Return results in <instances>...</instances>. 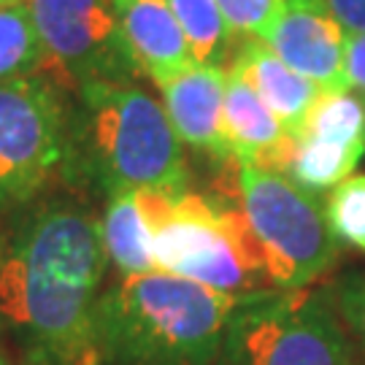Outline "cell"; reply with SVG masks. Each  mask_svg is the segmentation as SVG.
<instances>
[{
  "label": "cell",
  "mask_w": 365,
  "mask_h": 365,
  "mask_svg": "<svg viewBox=\"0 0 365 365\" xmlns=\"http://www.w3.org/2000/svg\"><path fill=\"white\" fill-rule=\"evenodd\" d=\"M0 241V322L19 360L103 365L95 312L108 268L103 220L71 197L36 200Z\"/></svg>",
  "instance_id": "6da1fadb"
},
{
  "label": "cell",
  "mask_w": 365,
  "mask_h": 365,
  "mask_svg": "<svg viewBox=\"0 0 365 365\" xmlns=\"http://www.w3.org/2000/svg\"><path fill=\"white\" fill-rule=\"evenodd\" d=\"M60 179L73 192L190 190V165L165 106L138 84L98 81L68 92Z\"/></svg>",
  "instance_id": "7a4b0ae2"
},
{
  "label": "cell",
  "mask_w": 365,
  "mask_h": 365,
  "mask_svg": "<svg viewBox=\"0 0 365 365\" xmlns=\"http://www.w3.org/2000/svg\"><path fill=\"white\" fill-rule=\"evenodd\" d=\"M247 298L165 271L119 276L98 298L101 363L214 365L225 327Z\"/></svg>",
  "instance_id": "3957f363"
},
{
  "label": "cell",
  "mask_w": 365,
  "mask_h": 365,
  "mask_svg": "<svg viewBox=\"0 0 365 365\" xmlns=\"http://www.w3.org/2000/svg\"><path fill=\"white\" fill-rule=\"evenodd\" d=\"M144 197L157 271L230 295L274 292L238 197L146 187Z\"/></svg>",
  "instance_id": "277c9868"
},
{
  "label": "cell",
  "mask_w": 365,
  "mask_h": 365,
  "mask_svg": "<svg viewBox=\"0 0 365 365\" xmlns=\"http://www.w3.org/2000/svg\"><path fill=\"white\" fill-rule=\"evenodd\" d=\"M333 284L247 298L225 327L214 365H349Z\"/></svg>",
  "instance_id": "5b68a950"
},
{
  "label": "cell",
  "mask_w": 365,
  "mask_h": 365,
  "mask_svg": "<svg viewBox=\"0 0 365 365\" xmlns=\"http://www.w3.org/2000/svg\"><path fill=\"white\" fill-rule=\"evenodd\" d=\"M238 206L274 289L312 287L339 260L322 197L287 173L238 163Z\"/></svg>",
  "instance_id": "8992f818"
},
{
  "label": "cell",
  "mask_w": 365,
  "mask_h": 365,
  "mask_svg": "<svg viewBox=\"0 0 365 365\" xmlns=\"http://www.w3.org/2000/svg\"><path fill=\"white\" fill-rule=\"evenodd\" d=\"M68 92L49 73L0 84V217H16L60 179Z\"/></svg>",
  "instance_id": "52a82bcc"
},
{
  "label": "cell",
  "mask_w": 365,
  "mask_h": 365,
  "mask_svg": "<svg viewBox=\"0 0 365 365\" xmlns=\"http://www.w3.org/2000/svg\"><path fill=\"white\" fill-rule=\"evenodd\" d=\"M43 46V73L63 87L138 81L141 68L125 38L114 0H22Z\"/></svg>",
  "instance_id": "ba28073f"
},
{
  "label": "cell",
  "mask_w": 365,
  "mask_h": 365,
  "mask_svg": "<svg viewBox=\"0 0 365 365\" xmlns=\"http://www.w3.org/2000/svg\"><path fill=\"white\" fill-rule=\"evenodd\" d=\"M262 41L292 71L317 84L319 92L346 90V30L327 11L322 0H284L279 19Z\"/></svg>",
  "instance_id": "9c48e42d"
},
{
  "label": "cell",
  "mask_w": 365,
  "mask_h": 365,
  "mask_svg": "<svg viewBox=\"0 0 365 365\" xmlns=\"http://www.w3.org/2000/svg\"><path fill=\"white\" fill-rule=\"evenodd\" d=\"M225 78L227 71L206 66H192L179 71L176 76L160 81L157 87L163 92V106L168 111L182 144L192 146L195 152L222 163H235L230 146L225 138Z\"/></svg>",
  "instance_id": "30bf717a"
},
{
  "label": "cell",
  "mask_w": 365,
  "mask_h": 365,
  "mask_svg": "<svg viewBox=\"0 0 365 365\" xmlns=\"http://www.w3.org/2000/svg\"><path fill=\"white\" fill-rule=\"evenodd\" d=\"M225 138L235 163L287 173L298 138H292L262 98L241 76L225 78Z\"/></svg>",
  "instance_id": "8fae6325"
},
{
  "label": "cell",
  "mask_w": 365,
  "mask_h": 365,
  "mask_svg": "<svg viewBox=\"0 0 365 365\" xmlns=\"http://www.w3.org/2000/svg\"><path fill=\"white\" fill-rule=\"evenodd\" d=\"M227 71L241 76L262 98V103L276 114L292 138H298L312 106L322 95L317 84L303 78L298 71L255 36H241L235 43Z\"/></svg>",
  "instance_id": "7c38bea8"
},
{
  "label": "cell",
  "mask_w": 365,
  "mask_h": 365,
  "mask_svg": "<svg viewBox=\"0 0 365 365\" xmlns=\"http://www.w3.org/2000/svg\"><path fill=\"white\" fill-rule=\"evenodd\" d=\"M125 38L141 73L155 84L195 66L168 0H114Z\"/></svg>",
  "instance_id": "4fadbf2b"
},
{
  "label": "cell",
  "mask_w": 365,
  "mask_h": 365,
  "mask_svg": "<svg viewBox=\"0 0 365 365\" xmlns=\"http://www.w3.org/2000/svg\"><path fill=\"white\" fill-rule=\"evenodd\" d=\"M103 241L108 265L119 276L157 271L152 257V217L144 190H119L106 197Z\"/></svg>",
  "instance_id": "5bb4252c"
},
{
  "label": "cell",
  "mask_w": 365,
  "mask_h": 365,
  "mask_svg": "<svg viewBox=\"0 0 365 365\" xmlns=\"http://www.w3.org/2000/svg\"><path fill=\"white\" fill-rule=\"evenodd\" d=\"M365 155V144H344L319 135H300L287 176L309 192H325L349 179Z\"/></svg>",
  "instance_id": "9a60e30c"
},
{
  "label": "cell",
  "mask_w": 365,
  "mask_h": 365,
  "mask_svg": "<svg viewBox=\"0 0 365 365\" xmlns=\"http://www.w3.org/2000/svg\"><path fill=\"white\" fill-rule=\"evenodd\" d=\"M197 66L227 71L238 36L222 16L214 0H168Z\"/></svg>",
  "instance_id": "2e32d148"
},
{
  "label": "cell",
  "mask_w": 365,
  "mask_h": 365,
  "mask_svg": "<svg viewBox=\"0 0 365 365\" xmlns=\"http://www.w3.org/2000/svg\"><path fill=\"white\" fill-rule=\"evenodd\" d=\"M43 63V46L25 6H0V84L41 73Z\"/></svg>",
  "instance_id": "e0dca14e"
},
{
  "label": "cell",
  "mask_w": 365,
  "mask_h": 365,
  "mask_svg": "<svg viewBox=\"0 0 365 365\" xmlns=\"http://www.w3.org/2000/svg\"><path fill=\"white\" fill-rule=\"evenodd\" d=\"M300 135H319L344 144H365V101L352 90L322 92L303 122Z\"/></svg>",
  "instance_id": "ac0fdd59"
},
{
  "label": "cell",
  "mask_w": 365,
  "mask_h": 365,
  "mask_svg": "<svg viewBox=\"0 0 365 365\" xmlns=\"http://www.w3.org/2000/svg\"><path fill=\"white\" fill-rule=\"evenodd\" d=\"M322 203L339 244L360 249L365 255V173H352L344 179L322 197Z\"/></svg>",
  "instance_id": "d6986e66"
},
{
  "label": "cell",
  "mask_w": 365,
  "mask_h": 365,
  "mask_svg": "<svg viewBox=\"0 0 365 365\" xmlns=\"http://www.w3.org/2000/svg\"><path fill=\"white\" fill-rule=\"evenodd\" d=\"M220 6L222 16L235 36H255L265 38L274 27L279 14L284 9V0H214Z\"/></svg>",
  "instance_id": "ffe728a7"
},
{
  "label": "cell",
  "mask_w": 365,
  "mask_h": 365,
  "mask_svg": "<svg viewBox=\"0 0 365 365\" xmlns=\"http://www.w3.org/2000/svg\"><path fill=\"white\" fill-rule=\"evenodd\" d=\"M333 300L349 344L365 354V274L357 271L333 282Z\"/></svg>",
  "instance_id": "44dd1931"
},
{
  "label": "cell",
  "mask_w": 365,
  "mask_h": 365,
  "mask_svg": "<svg viewBox=\"0 0 365 365\" xmlns=\"http://www.w3.org/2000/svg\"><path fill=\"white\" fill-rule=\"evenodd\" d=\"M344 76H346V90H352L365 101V33H346Z\"/></svg>",
  "instance_id": "7402d4cb"
},
{
  "label": "cell",
  "mask_w": 365,
  "mask_h": 365,
  "mask_svg": "<svg viewBox=\"0 0 365 365\" xmlns=\"http://www.w3.org/2000/svg\"><path fill=\"white\" fill-rule=\"evenodd\" d=\"M346 33H365V0H322Z\"/></svg>",
  "instance_id": "603a6c76"
},
{
  "label": "cell",
  "mask_w": 365,
  "mask_h": 365,
  "mask_svg": "<svg viewBox=\"0 0 365 365\" xmlns=\"http://www.w3.org/2000/svg\"><path fill=\"white\" fill-rule=\"evenodd\" d=\"M6 339H9V333L0 322V365H19V357H11L9 349H6Z\"/></svg>",
  "instance_id": "cb8c5ba5"
},
{
  "label": "cell",
  "mask_w": 365,
  "mask_h": 365,
  "mask_svg": "<svg viewBox=\"0 0 365 365\" xmlns=\"http://www.w3.org/2000/svg\"><path fill=\"white\" fill-rule=\"evenodd\" d=\"M19 365H46V363H36V360H19Z\"/></svg>",
  "instance_id": "d4e9b609"
},
{
  "label": "cell",
  "mask_w": 365,
  "mask_h": 365,
  "mask_svg": "<svg viewBox=\"0 0 365 365\" xmlns=\"http://www.w3.org/2000/svg\"><path fill=\"white\" fill-rule=\"evenodd\" d=\"M14 3H22V0H0V6H14Z\"/></svg>",
  "instance_id": "484cf974"
},
{
  "label": "cell",
  "mask_w": 365,
  "mask_h": 365,
  "mask_svg": "<svg viewBox=\"0 0 365 365\" xmlns=\"http://www.w3.org/2000/svg\"><path fill=\"white\" fill-rule=\"evenodd\" d=\"M0 241H3V230H0Z\"/></svg>",
  "instance_id": "4316f807"
}]
</instances>
